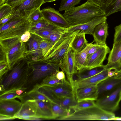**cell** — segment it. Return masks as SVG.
<instances>
[{"mask_svg": "<svg viewBox=\"0 0 121 121\" xmlns=\"http://www.w3.org/2000/svg\"><path fill=\"white\" fill-rule=\"evenodd\" d=\"M17 89H13L0 92V100L9 99L16 98L19 99L21 95H19L17 94L16 90Z\"/></svg>", "mask_w": 121, "mask_h": 121, "instance_id": "cell-35", "label": "cell"}, {"mask_svg": "<svg viewBox=\"0 0 121 121\" xmlns=\"http://www.w3.org/2000/svg\"><path fill=\"white\" fill-rule=\"evenodd\" d=\"M111 0H87L99 7L102 11Z\"/></svg>", "mask_w": 121, "mask_h": 121, "instance_id": "cell-40", "label": "cell"}, {"mask_svg": "<svg viewBox=\"0 0 121 121\" xmlns=\"http://www.w3.org/2000/svg\"><path fill=\"white\" fill-rule=\"evenodd\" d=\"M43 18V16L40 8L34 11L27 17L28 20L30 22L38 20Z\"/></svg>", "mask_w": 121, "mask_h": 121, "instance_id": "cell-39", "label": "cell"}, {"mask_svg": "<svg viewBox=\"0 0 121 121\" xmlns=\"http://www.w3.org/2000/svg\"><path fill=\"white\" fill-rule=\"evenodd\" d=\"M30 22L27 17L20 16L0 27V40L21 37L29 30Z\"/></svg>", "mask_w": 121, "mask_h": 121, "instance_id": "cell-7", "label": "cell"}, {"mask_svg": "<svg viewBox=\"0 0 121 121\" xmlns=\"http://www.w3.org/2000/svg\"><path fill=\"white\" fill-rule=\"evenodd\" d=\"M66 31V29L65 30L57 31L52 33L45 38H42L47 40L53 44L59 39L62 34Z\"/></svg>", "mask_w": 121, "mask_h": 121, "instance_id": "cell-38", "label": "cell"}, {"mask_svg": "<svg viewBox=\"0 0 121 121\" xmlns=\"http://www.w3.org/2000/svg\"><path fill=\"white\" fill-rule=\"evenodd\" d=\"M31 37V33L28 30L25 32L21 36V39L23 42L25 43L29 40Z\"/></svg>", "mask_w": 121, "mask_h": 121, "instance_id": "cell-47", "label": "cell"}, {"mask_svg": "<svg viewBox=\"0 0 121 121\" xmlns=\"http://www.w3.org/2000/svg\"><path fill=\"white\" fill-rule=\"evenodd\" d=\"M14 118L26 120H38L39 119L36 118L35 112L26 101L22 103L20 109L14 117Z\"/></svg>", "mask_w": 121, "mask_h": 121, "instance_id": "cell-22", "label": "cell"}, {"mask_svg": "<svg viewBox=\"0 0 121 121\" xmlns=\"http://www.w3.org/2000/svg\"><path fill=\"white\" fill-rule=\"evenodd\" d=\"M115 114L106 111L97 106L74 111L69 115L56 119L60 120H111Z\"/></svg>", "mask_w": 121, "mask_h": 121, "instance_id": "cell-5", "label": "cell"}, {"mask_svg": "<svg viewBox=\"0 0 121 121\" xmlns=\"http://www.w3.org/2000/svg\"><path fill=\"white\" fill-rule=\"evenodd\" d=\"M111 120H121V117H114L112 118Z\"/></svg>", "mask_w": 121, "mask_h": 121, "instance_id": "cell-52", "label": "cell"}, {"mask_svg": "<svg viewBox=\"0 0 121 121\" xmlns=\"http://www.w3.org/2000/svg\"><path fill=\"white\" fill-rule=\"evenodd\" d=\"M121 85V78H117L115 76L108 77L97 85L98 97L111 92Z\"/></svg>", "mask_w": 121, "mask_h": 121, "instance_id": "cell-18", "label": "cell"}, {"mask_svg": "<svg viewBox=\"0 0 121 121\" xmlns=\"http://www.w3.org/2000/svg\"><path fill=\"white\" fill-rule=\"evenodd\" d=\"M22 103L15 98L0 100V116L14 119V117L18 112Z\"/></svg>", "mask_w": 121, "mask_h": 121, "instance_id": "cell-15", "label": "cell"}, {"mask_svg": "<svg viewBox=\"0 0 121 121\" xmlns=\"http://www.w3.org/2000/svg\"><path fill=\"white\" fill-rule=\"evenodd\" d=\"M121 59V42L113 43L108 59L107 64L104 67L106 69L114 68L119 70L120 68V62Z\"/></svg>", "mask_w": 121, "mask_h": 121, "instance_id": "cell-19", "label": "cell"}, {"mask_svg": "<svg viewBox=\"0 0 121 121\" xmlns=\"http://www.w3.org/2000/svg\"><path fill=\"white\" fill-rule=\"evenodd\" d=\"M36 35L40 47L42 50L43 55L44 57L53 44L47 40L38 35Z\"/></svg>", "mask_w": 121, "mask_h": 121, "instance_id": "cell-33", "label": "cell"}, {"mask_svg": "<svg viewBox=\"0 0 121 121\" xmlns=\"http://www.w3.org/2000/svg\"><path fill=\"white\" fill-rule=\"evenodd\" d=\"M107 17L105 15L97 17L92 21L79 25L70 26L67 28L68 31L79 30L80 32H83L85 34L92 35L95 27L99 24L106 21Z\"/></svg>", "mask_w": 121, "mask_h": 121, "instance_id": "cell-17", "label": "cell"}, {"mask_svg": "<svg viewBox=\"0 0 121 121\" xmlns=\"http://www.w3.org/2000/svg\"><path fill=\"white\" fill-rule=\"evenodd\" d=\"M28 64V79L24 86L27 90L32 86V89L39 85L46 78L55 75L59 71V66L47 63L43 60L29 61Z\"/></svg>", "mask_w": 121, "mask_h": 121, "instance_id": "cell-3", "label": "cell"}, {"mask_svg": "<svg viewBox=\"0 0 121 121\" xmlns=\"http://www.w3.org/2000/svg\"><path fill=\"white\" fill-rule=\"evenodd\" d=\"M121 62V60H120V62Z\"/></svg>", "mask_w": 121, "mask_h": 121, "instance_id": "cell-55", "label": "cell"}, {"mask_svg": "<svg viewBox=\"0 0 121 121\" xmlns=\"http://www.w3.org/2000/svg\"><path fill=\"white\" fill-rule=\"evenodd\" d=\"M40 87L48 92L54 99L62 97L75 98L73 88L69 81L66 80L55 86H43Z\"/></svg>", "mask_w": 121, "mask_h": 121, "instance_id": "cell-11", "label": "cell"}, {"mask_svg": "<svg viewBox=\"0 0 121 121\" xmlns=\"http://www.w3.org/2000/svg\"><path fill=\"white\" fill-rule=\"evenodd\" d=\"M12 8L9 5L4 4L0 6V20L11 14Z\"/></svg>", "mask_w": 121, "mask_h": 121, "instance_id": "cell-37", "label": "cell"}, {"mask_svg": "<svg viewBox=\"0 0 121 121\" xmlns=\"http://www.w3.org/2000/svg\"><path fill=\"white\" fill-rule=\"evenodd\" d=\"M108 69L104 68L103 71L95 75L99 83L109 77L108 75Z\"/></svg>", "mask_w": 121, "mask_h": 121, "instance_id": "cell-42", "label": "cell"}, {"mask_svg": "<svg viewBox=\"0 0 121 121\" xmlns=\"http://www.w3.org/2000/svg\"><path fill=\"white\" fill-rule=\"evenodd\" d=\"M52 101L70 112L77 103L75 98L69 97L56 98Z\"/></svg>", "mask_w": 121, "mask_h": 121, "instance_id": "cell-25", "label": "cell"}, {"mask_svg": "<svg viewBox=\"0 0 121 121\" xmlns=\"http://www.w3.org/2000/svg\"><path fill=\"white\" fill-rule=\"evenodd\" d=\"M21 37L0 40V46L5 53L9 69L17 61L24 57L25 44L21 40Z\"/></svg>", "mask_w": 121, "mask_h": 121, "instance_id": "cell-6", "label": "cell"}, {"mask_svg": "<svg viewBox=\"0 0 121 121\" xmlns=\"http://www.w3.org/2000/svg\"><path fill=\"white\" fill-rule=\"evenodd\" d=\"M121 91V85L98 98L96 100V104L106 111L114 112L119 108L121 101L120 98Z\"/></svg>", "mask_w": 121, "mask_h": 121, "instance_id": "cell-8", "label": "cell"}, {"mask_svg": "<svg viewBox=\"0 0 121 121\" xmlns=\"http://www.w3.org/2000/svg\"><path fill=\"white\" fill-rule=\"evenodd\" d=\"M25 0H4V3L10 6L12 8Z\"/></svg>", "mask_w": 121, "mask_h": 121, "instance_id": "cell-46", "label": "cell"}, {"mask_svg": "<svg viewBox=\"0 0 121 121\" xmlns=\"http://www.w3.org/2000/svg\"><path fill=\"white\" fill-rule=\"evenodd\" d=\"M108 74L109 77H112L116 76L118 70L114 68H110L108 69Z\"/></svg>", "mask_w": 121, "mask_h": 121, "instance_id": "cell-48", "label": "cell"}, {"mask_svg": "<svg viewBox=\"0 0 121 121\" xmlns=\"http://www.w3.org/2000/svg\"><path fill=\"white\" fill-rule=\"evenodd\" d=\"M57 0H44V1L45 3L46 2H52Z\"/></svg>", "mask_w": 121, "mask_h": 121, "instance_id": "cell-53", "label": "cell"}, {"mask_svg": "<svg viewBox=\"0 0 121 121\" xmlns=\"http://www.w3.org/2000/svg\"><path fill=\"white\" fill-rule=\"evenodd\" d=\"M81 0H62L59 11H65L75 6L80 3Z\"/></svg>", "mask_w": 121, "mask_h": 121, "instance_id": "cell-34", "label": "cell"}, {"mask_svg": "<svg viewBox=\"0 0 121 121\" xmlns=\"http://www.w3.org/2000/svg\"><path fill=\"white\" fill-rule=\"evenodd\" d=\"M20 16H21L17 14H10L8 16L0 20V27L9 22Z\"/></svg>", "mask_w": 121, "mask_h": 121, "instance_id": "cell-43", "label": "cell"}, {"mask_svg": "<svg viewBox=\"0 0 121 121\" xmlns=\"http://www.w3.org/2000/svg\"><path fill=\"white\" fill-rule=\"evenodd\" d=\"M63 15L70 25L73 26L88 22L97 17L104 15V13L99 7L87 1L65 11Z\"/></svg>", "mask_w": 121, "mask_h": 121, "instance_id": "cell-2", "label": "cell"}, {"mask_svg": "<svg viewBox=\"0 0 121 121\" xmlns=\"http://www.w3.org/2000/svg\"><path fill=\"white\" fill-rule=\"evenodd\" d=\"M75 94L77 102L85 100H96L98 97L97 85L77 90L75 91Z\"/></svg>", "mask_w": 121, "mask_h": 121, "instance_id": "cell-20", "label": "cell"}, {"mask_svg": "<svg viewBox=\"0 0 121 121\" xmlns=\"http://www.w3.org/2000/svg\"><path fill=\"white\" fill-rule=\"evenodd\" d=\"M8 65L7 62L0 63V77L9 70Z\"/></svg>", "mask_w": 121, "mask_h": 121, "instance_id": "cell-44", "label": "cell"}, {"mask_svg": "<svg viewBox=\"0 0 121 121\" xmlns=\"http://www.w3.org/2000/svg\"><path fill=\"white\" fill-rule=\"evenodd\" d=\"M106 17L121 11V0H111L103 10Z\"/></svg>", "mask_w": 121, "mask_h": 121, "instance_id": "cell-28", "label": "cell"}, {"mask_svg": "<svg viewBox=\"0 0 121 121\" xmlns=\"http://www.w3.org/2000/svg\"><path fill=\"white\" fill-rule=\"evenodd\" d=\"M110 51L109 48L107 45L101 46L95 52L87 58L83 69H90L104 66L103 62Z\"/></svg>", "mask_w": 121, "mask_h": 121, "instance_id": "cell-13", "label": "cell"}, {"mask_svg": "<svg viewBox=\"0 0 121 121\" xmlns=\"http://www.w3.org/2000/svg\"><path fill=\"white\" fill-rule=\"evenodd\" d=\"M85 34L83 32H79L76 35L71 46V49L75 52H78L81 51L88 43Z\"/></svg>", "mask_w": 121, "mask_h": 121, "instance_id": "cell-23", "label": "cell"}, {"mask_svg": "<svg viewBox=\"0 0 121 121\" xmlns=\"http://www.w3.org/2000/svg\"><path fill=\"white\" fill-rule=\"evenodd\" d=\"M94 101L90 100H85L77 102V105L73 110L74 111L94 106L96 105Z\"/></svg>", "mask_w": 121, "mask_h": 121, "instance_id": "cell-36", "label": "cell"}, {"mask_svg": "<svg viewBox=\"0 0 121 121\" xmlns=\"http://www.w3.org/2000/svg\"><path fill=\"white\" fill-rule=\"evenodd\" d=\"M29 62L24 57L21 58L0 77V92L24 87L28 79Z\"/></svg>", "mask_w": 121, "mask_h": 121, "instance_id": "cell-1", "label": "cell"}, {"mask_svg": "<svg viewBox=\"0 0 121 121\" xmlns=\"http://www.w3.org/2000/svg\"><path fill=\"white\" fill-rule=\"evenodd\" d=\"M0 63L7 62L5 53L1 46H0Z\"/></svg>", "mask_w": 121, "mask_h": 121, "instance_id": "cell-49", "label": "cell"}, {"mask_svg": "<svg viewBox=\"0 0 121 121\" xmlns=\"http://www.w3.org/2000/svg\"><path fill=\"white\" fill-rule=\"evenodd\" d=\"M99 83L95 75L80 80L75 83L74 85V92L77 90L91 86L97 85Z\"/></svg>", "mask_w": 121, "mask_h": 121, "instance_id": "cell-29", "label": "cell"}, {"mask_svg": "<svg viewBox=\"0 0 121 121\" xmlns=\"http://www.w3.org/2000/svg\"><path fill=\"white\" fill-rule=\"evenodd\" d=\"M44 0H25L13 8L11 14L27 18L34 11L44 3Z\"/></svg>", "mask_w": 121, "mask_h": 121, "instance_id": "cell-14", "label": "cell"}, {"mask_svg": "<svg viewBox=\"0 0 121 121\" xmlns=\"http://www.w3.org/2000/svg\"><path fill=\"white\" fill-rule=\"evenodd\" d=\"M93 44L91 43H88L86 46L81 51L78 52H75L77 71L83 69L87 58V52Z\"/></svg>", "mask_w": 121, "mask_h": 121, "instance_id": "cell-24", "label": "cell"}, {"mask_svg": "<svg viewBox=\"0 0 121 121\" xmlns=\"http://www.w3.org/2000/svg\"><path fill=\"white\" fill-rule=\"evenodd\" d=\"M120 99L121 100V92L120 93Z\"/></svg>", "mask_w": 121, "mask_h": 121, "instance_id": "cell-54", "label": "cell"}, {"mask_svg": "<svg viewBox=\"0 0 121 121\" xmlns=\"http://www.w3.org/2000/svg\"><path fill=\"white\" fill-rule=\"evenodd\" d=\"M115 76L117 78H121V69L118 70L117 75Z\"/></svg>", "mask_w": 121, "mask_h": 121, "instance_id": "cell-51", "label": "cell"}, {"mask_svg": "<svg viewBox=\"0 0 121 121\" xmlns=\"http://www.w3.org/2000/svg\"><path fill=\"white\" fill-rule=\"evenodd\" d=\"M31 37L25 44L24 57L29 61L43 60V56L36 35L31 33Z\"/></svg>", "mask_w": 121, "mask_h": 121, "instance_id": "cell-12", "label": "cell"}, {"mask_svg": "<svg viewBox=\"0 0 121 121\" xmlns=\"http://www.w3.org/2000/svg\"><path fill=\"white\" fill-rule=\"evenodd\" d=\"M66 80L63 81L59 80L56 78V75L48 76L43 79L39 85L34 88H38L43 86H55L63 82Z\"/></svg>", "mask_w": 121, "mask_h": 121, "instance_id": "cell-31", "label": "cell"}, {"mask_svg": "<svg viewBox=\"0 0 121 121\" xmlns=\"http://www.w3.org/2000/svg\"><path fill=\"white\" fill-rule=\"evenodd\" d=\"M25 101L29 104L35 112L36 118L55 119L52 110V101L33 99H28Z\"/></svg>", "mask_w": 121, "mask_h": 121, "instance_id": "cell-9", "label": "cell"}, {"mask_svg": "<svg viewBox=\"0 0 121 121\" xmlns=\"http://www.w3.org/2000/svg\"><path fill=\"white\" fill-rule=\"evenodd\" d=\"M41 11L43 18L49 22L65 28L70 26L63 15L60 13L59 11L51 7L45 8Z\"/></svg>", "mask_w": 121, "mask_h": 121, "instance_id": "cell-16", "label": "cell"}, {"mask_svg": "<svg viewBox=\"0 0 121 121\" xmlns=\"http://www.w3.org/2000/svg\"><path fill=\"white\" fill-rule=\"evenodd\" d=\"M80 31H66L63 33L59 39L53 45L43 57L47 63L60 66L66 52L71 47L76 35Z\"/></svg>", "mask_w": 121, "mask_h": 121, "instance_id": "cell-4", "label": "cell"}, {"mask_svg": "<svg viewBox=\"0 0 121 121\" xmlns=\"http://www.w3.org/2000/svg\"><path fill=\"white\" fill-rule=\"evenodd\" d=\"M104 69V66L90 69H83L78 71L75 74L78 77L79 81L94 76L103 71Z\"/></svg>", "mask_w": 121, "mask_h": 121, "instance_id": "cell-27", "label": "cell"}, {"mask_svg": "<svg viewBox=\"0 0 121 121\" xmlns=\"http://www.w3.org/2000/svg\"><path fill=\"white\" fill-rule=\"evenodd\" d=\"M52 112L55 119L63 117L70 114V112L53 101L51 102Z\"/></svg>", "mask_w": 121, "mask_h": 121, "instance_id": "cell-30", "label": "cell"}, {"mask_svg": "<svg viewBox=\"0 0 121 121\" xmlns=\"http://www.w3.org/2000/svg\"><path fill=\"white\" fill-rule=\"evenodd\" d=\"M115 32L113 39V43H117L121 42V24L116 26L114 28Z\"/></svg>", "mask_w": 121, "mask_h": 121, "instance_id": "cell-41", "label": "cell"}, {"mask_svg": "<svg viewBox=\"0 0 121 121\" xmlns=\"http://www.w3.org/2000/svg\"><path fill=\"white\" fill-rule=\"evenodd\" d=\"M66 28L60 27L50 23L48 25L33 34L44 38L57 31L65 30Z\"/></svg>", "mask_w": 121, "mask_h": 121, "instance_id": "cell-26", "label": "cell"}, {"mask_svg": "<svg viewBox=\"0 0 121 121\" xmlns=\"http://www.w3.org/2000/svg\"><path fill=\"white\" fill-rule=\"evenodd\" d=\"M57 78L60 80H64L66 79L65 73L62 70L59 71L56 74Z\"/></svg>", "mask_w": 121, "mask_h": 121, "instance_id": "cell-50", "label": "cell"}, {"mask_svg": "<svg viewBox=\"0 0 121 121\" xmlns=\"http://www.w3.org/2000/svg\"><path fill=\"white\" fill-rule=\"evenodd\" d=\"M50 23L43 18L30 22L29 31L33 33L48 25Z\"/></svg>", "mask_w": 121, "mask_h": 121, "instance_id": "cell-32", "label": "cell"}, {"mask_svg": "<svg viewBox=\"0 0 121 121\" xmlns=\"http://www.w3.org/2000/svg\"><path fill=\"white\" fill-rule=\"evenodd\" d=\"M108 25L106 21L97 25L92 34L94 40L91 43L95 42L102 46L107 45L106 41L108 35Z\"/></svg>", "mask_w": 121, "mask_h": 121, "instance_id": "cell-21", "label": "cell"}, {"mask_svg": "<svg viewBox=\"0 0 121 121\" xmlns=\"http://www.w3.org/2000/svg\"><path fill=\"white\" fill-rule=\"evenodd\" d=\"M101 46L95 43L93 44L87 52V58L95 52Z\"/></svg>", "mask_w": 121, "mask_h": 121, "instance_id": "cell-45", "label": "cell"}, {"mask_svg": "<svg viewBox=\"0 0 121 121\" xmlns=\"http://www.w3.org/2000/svg\"><path fill=\"white\" fill-rule=\"evenodd\" d=\"M60 67L66 73L68 80L73 88V77L78 71L75 53L71 47L68 49L65 53Z\"/></svg>", "mask_w": 121, "mask_h": 121, "instance_id": "cell-10", "label": "cell"}]
</instances>
